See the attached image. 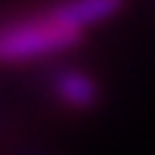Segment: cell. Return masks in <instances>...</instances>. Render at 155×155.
Listing matches in <instances>:
<instances>
[{
  "instance_id": "cell-1",
  "label": "cell",
  "mask_w": 155,
  "mask_h": 155,
  "mask_svg": "<svg viewBox=\"0 0 155 155\" xmlns=\"http://www.w3.org/2000/svg\"><path fill=\"white\" fill-rule=\"evenodd\" d=\"M80 35V27L56 19L51 11L14 19L0 27V62H27L51 51L72 48Z\"/></svg>"
},
{
  "instance_id": "cell-2",
  "label": "cell",
  "mask_w": 155,
  "mask_h": 155,
  "mask_svg": "<svg viewBox=\"0 0 155 155\" xmlns=\"http://www.w3.org/2000/svg\"><path fill=\"white\" fill-rule=\"evenodd\" d=\"M123 0H64V3H56L51 5L48 11L62 19L67 24H75L83 30V24H91V21H99L104 16L115 14L120 8Z\"/></svg>"
},
{
  "instance_id": "cell-3",
  "label": "cell",
  "mask_w": 155,
  "mask_h": 155,
  "mask_svg": "<svg viewBox=\"0 0 155 155\" xmlns=\"http://www.w3.org/2000/svg\"><path fill=\"white\" fill-rule=\"evenodd\" d=\"M56 94L70 107H91L96 99V86L83 72H64L56 80Z\"/></svg>"
}]
</instances>
